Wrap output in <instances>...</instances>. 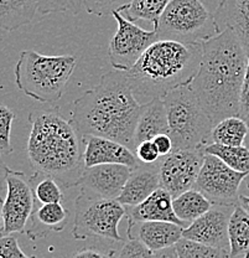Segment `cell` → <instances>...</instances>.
<instances>
[{
    "label": "cell",
    "mask_w": 249,
    "mask_h": 258,
    "mask_svg": "<svg viewBox=\"0 0 249 258\" xmlns=\"http://www.w3.org/2000/svg\"><path fill=\"white\" fill-rule=\"evenodd\" d=\"M143 104L123 71H109L73 102L71 122L83 137L113 139L135 152L134 134Z\"/></svg>",
    "instance_id": "6da1fadb"
},
{
    "label": "cell",
    "mask_w": 249,
    "mask_h": 258,
    "mask_svg": "<svg viewBox=\"0 0 249 258\" xmlns=\"http://www.w3.org/2000/svg\"><path fill=\"white\" fill-rule=\"evenodd\" d=\"M202 58L191 88L213 125L229 117H239L240 92L248 56L231 31L202 42Z\"/></svg>",
    "instance_id": "7a4b0ae2"
},
{
    "label": "cell",
    "mask_w": 249,
    "mask_h": 258,
    "mask_svg": "<svg viewBox=\"0 0 249 258\" xmlns=\"http://www.w3.org/2000/svg\"><path fill=\"white\" fill-rule=\"evenodd\" d=\"M28 158L35 174L55 179L62 189L76 187L85 170V138L57 109L29 114Z\"/></svg>",
    "instance_id": "3957f363"
},
{
    "label": "cell",
    "mask_w": 249,
    "mask_h": 258,
    "mask_svg": "<svg viewBox=\"0 0 249 258\" xmlns=\"http://www.w3.org/2000/svg\"><path fill=\"white\" fill-rule=\"evenodd\" d=\"M201 58V44L157 40L124 75L138 99L164 98L173 91L191 85Z\"/></svg>",
    "instance_id": "277c9868"
},
{
    "label": "cell",
    "mask_w": 249,
    "mask_h": 258,
    "mask_svg": "<svg viewBox=\"0 0 249 258\" xmlns=\"http://www.w3.org/2000/svg\"><path fill=\"white\" fill-rule=\"evenodd\" d=\"M76 63L73 55L46 56L34 50L21 51L15 66V83L35 101L55 103L65 93Z\"/></svg>",
    "instance_id": "5b68a950"
},
{
    "label": "cell",
    "mask_w": 249,
    "mask_h": 258,
    "mask_svg": "<svg viewBox=\"0 0 249 258\" xmlns=\"http://www.w3.org/2000/svg\"><path fill=\"white\" fill-rule=\"evenodd\" d=\"M169 120V136L174 150L203 149L212 144V120L203 109L191 86L173 91L164 98Z\"/></svg>",
    "instance_id": "8992f818"
},
{
    "label": "cell",
    "mask_w": 249,
    "mask_h": 258,
    "mask_svg": "<svg viewBox=\"0 0 249 258\" xmlns=\"http://www.w3.org/2000/svg\"><path fill=\"white\" fill-rule=\"evenodd\" d=\"M157 40L202 44L218 35L215 15L201 0H171L160 16Z\"/></svg>",
    "instance_id": "52a82bcc"
},
{
    "label": "cell",
    "mask_w": 249,
    "mask_h": 258,
    "mask_svg": "<svg viewBox=\"0 0 249 258\" xmlns=\"http://www.w3.org/2000/svg\"><path fill=\"white\" fill-rule=\"evenodd\" d=\"M124 216H127V208L118 200L98 198L79 190L74 201L72 236L81 241L97 237L122 242L118 227Z\"/></svg>",
    "instance_id": "ba28073f"
},
{
    "label": "cell",
    "mask_w": 249,
    "mask_h": 258,
    "mask_svg": "<svg viewBox=\"0 0 249 258\" xmlns=\"http://www.w3.org/2000/svg\"><path fill=\"white\" fill-rule=\"evenodd\" d=\"M113 18L118 29L109 41V62L117 71H129L143 53L157 41V34L155 30H144L120 13H114Z\"/></svg>",
    "instance_id": "9c48e42d"
},
{
    "label": "cell",
    "mask_w": 249,
    "mask_h": 258,
    "mask_svg": "<svg viewBox=\"0 0 249 258\" xmlns=\"http://www.w3.org/2000/svg\"><path fill=\"white\" fill-rule=\"evenodd\" d=\"M249 174L238 173L213 155L205 154L194 189L202 192L213 205H238L239 187Z\"/></svg>",
    "instance_id": "30bf717a"
},
{
    "label": "cell",
    "mask_w": 249,
    "mask_h": 258,
    "mask_svg": "<svg viewBox=\"0 0 249 258\" xmlns=\"http://www.w3.org/2000/svg\"><path fill=\"white\" fill-rule=\"evenodd\" d=\"M35 191L30 177L10 169L7 177V195L3 200L4 228L2 235L26 232L35 211Z\"/></svg>",
    "instance_id": "8fae6325"
},
{
    "label": "cell",
    "mask_w": 249,
    "mask_h": 258,
    "mask_svg": "<svg viewBox=\"0 0 249 258\" xmlns=\"http://www.w3.org/2000/svg\"><path fill=\"white\" fill-rule=\"evenodd\" d=\"M203 161V149L174 150L171 154L160 160V185L174 199L194 189Z\"/></svg>",
    "instance_id": "7c38bea8"
},
{
    "label": "cell",
    "mask_w": 249,
    "mask_h": 258,
    "mask_svg": "<svg viewBox=\"0 0 249 258\" xmlns=\"http://www.w3.org/2000/svg\"><path fill=\"white\" fill-rule=\"evenodd\" d=\"M235 206L213 205L183 231V238L229 252V220Z\"/></svg>",
    "instance_id": "4fadbf2b"
},
{
    "label": "cell",
    "mask_w": 249,
    "mask_h": 258,
    "mask_svg": "<svg viewBox=\"0 0 249 258\" xmlns=\"http://www.w3.org/2000/svg\"><path fill=\"white\" fill-rule=\"evenodd\" d=\"M132 169L119 164H104L86 168L77 186L79 190L103 199L117 200L124 189Z\"/></svg>",
    "instance_id": "5bb4252c"
},
{
    "label": "cell",
    "mask_w": 249,
    "mask_h": 258,
    "mask_svg": "<svg viewBox=\"0 0 249 258\" xmlns=\"http://www.w3.org/2000/svg\"><path fill=\"white\" fill-rule=\"evenodd\" d=\"M85 138V168H92L104 164H119L133 169L140 165L136 155L127 145L103 138V137L87 136Z\"/></svg>",
    "instance_id": "9a60e30c"
},
{
    "label": "cell",
    "mask_w": 249,
    "mask_h": 258,
    "mask_svg": "<svg viewBox=\"0 0 249 258\" xmlns=\"http://www.w3.org/2000/svg\"><path fill=\"white\" fill-rule=\"evenodd\" d=\"M213 15L217 32H233L249 60V0H219Z\"/></svg>",
    "instance_id": "2e32d148"
},
{
    "label": "cell",
    "mask_w": 249,
    "mask_h": 258,
    "mask_svg": "<svg viewBox=\"0 0 249 258\" xmlns=\"http://www.w3.org/2000/svg\"><path fill=\"white\" fill-rule=\"evenodd\" d=\"M173 196L166 191L164 187H159L145 201L133 208H127L128 225L145 221H164L181 226L185 230L190 225L185 224L176 217L173 208Z\"/></svg>",
    "instance_id": "e0dca14e"
},
{
    "label": "cell",
    "mask_w": 249,
    "mask_h": 258,
    "mask_svg": "<svg viewBox=\"0 0 249 258\" xmlns=\"http://www.w3.org/2000/svg\"><path fill=\"white\" fill-rule=\"evenodd\" d=\"M184 228L173 222L145 221L128 225V238H135L152 252L176 246L183 238Z\"/></svg>",
    "instance_id": "ac0fdd59"
},
{
    "label": "cell",
    "mask_w": 249,
    "mask_h": 258,
    "mask_svg": "<svg viewBox=\"0 0 249 258\" xmlns=\"http://www.w3.org/2000/svg\"><path fill=\"white\" fill-rule=\"evenodd\" d=\"M159 164L160 161L151 165L140 163L138 168L133 169L124 189L117 200L125 208H133L145 201L152 192L161 187Z\"/></svg>",
    "instance_id": "d6986e66"
},
{
    "label": "cell",
    "mask_w": 249,
    "mask_h": 258,
    "mask_svg": "<svg viewBox=\"0 0 249 258\" xmlns=\"http://www.w3.org/2000/svg\"><path fill=\"white\" fill-rule=\"evenodd\" d=\"M160 134H169V120L162 98H152L143 103L134 134L135 149L146 141H154Z\"/></svg>",
    "instance_id": "ffe728a7"
},
{
    "label": "cell",
    "mask_w": 249,
    "mask_h": 258,
    "mask_svg": "<svg viewBox=\"0 0 249 258\" xmlns=\"http://www.w3.org/2000/svg\"><path fill=\"white\" fill-rule=\"evenodd\" d=\"M68 222V211L58 204L40 205L34 211L30 225L26 228V235L30 240H39L46 237L51 232H61Z\"/></svg>",
    "instance_id": "44dd1931"
},
{
    "label": "cell",
    "mask_w": 249,
    "mask_h": 258,
    "mask_svg": "<svg viewBox=\"0 0 249 258\" xmlns=\"http://www.w3.org/2000/svg\"><path fill=\"white\" fill-rule=\"evenodd\" d=\"M39 13V0H0V29L14 31L30 24Z\"/></svg>",
    "instance_id": "7402d4cb"
},
{
    "label": "cell",
    "mask_w": 249,
    "mask_h": 258,
    "mask_svg": "<svg viewBox=\"0 0 249 258\" xmlns=\"http://www.w3.org/2000/svg\"><path fill=\"white\" fill-rule=\"evenodd\" d=\"M212 206L213 204L196 189H191L181 194L173 201V208L176 217L187 225L200 219L208 210H211Z\"/></svg>",
    "instance_id": "603a6c76"
},
{
    "label": "cell",
    "mask_w": 249,
    "mask_h": 258,
    "mask_svg": "<svg viewBox=\"0 0 249 258\" xmlns=\"http://www.w3.org/2000/svg\"><path fill=\"white\" fill-rule=\"evenodd\" d=\"M229 258H244L249 253V215L235 206L229 220Z\"/></svg>",
    "instance_id": "cb8c5ba5"
},
{
    "label": "cell",
    "mask_w": 249,
    "mask_h": 258,
    "mask_svg": "<svg viewBox=\"0 0 249 258\" xmlns=\"http://www.w3.org/2000/svg\"><path fill=\"white\" fill-rule=\"evenodd\" d=\"M248 123L240 117H229L221 120L212 129V143L227 147H242L248 136Z\"/></svg>",
    "instance_id": "d4e9b609"
},
{
    "label": "cell",
    "mask_w": 249,
    "mask_h": 258,
    "mask_svg": "<svg viewBox=\"0 0 249 258\" xmlns=\"http://www.w3.org/2000/svg\"><path fill=\"white\" fill-rule=\"evenodd\" d=\"M205 154L217 157L227 166L238 173L249 174V149L245 145L227 147V145L212 143L205 148Z\"/></svg>",
    "instance_id": "484cf974"
},
{
    "label": "cell",
    "mask_w": 249,
    "mask_h": 258,
    "mask_svg": "<svg viewBox=\"0 0 249 258\" xmlns=\"http://www.w3.org/2000/svg\"><path fill=\"white\" fill-rule=\"evenodd\" d=\"M171 0H133L124 10V15L130 21H148L156 28L160 16L162 15Z\"/></svg>",
    "instance_id": "4316f807"
},
{
    "label": "cell",
    "mask_w": 249,
    "mask_h": 258,
    "mask_svg": "<svg viewBox=\"0 0 249 258\" xmlns=\"http://www.w3.org/2000/svg\"><path fill=\"white\" fill-rule=\"evenodd\" d=\"M179 258H229V252L181 238L176 243Z\"/></svg>",
    "instance_id": "83f0119b"
},
{
    "label": "cell",
    "mask_w": 249,
    "mask_h": 258,
    "mask_svg": "<svg viewBox=\"0 0 249 258\" xmlns=\"http://www.w3.org/2000/svg\"><path fill=\"white\" fill-rule=\"evenodd\" d=\"M39 175V174H37ZM40 180L34 185L35 198L41 205L45 204H58L65 200L62 186L50 176L39 175Z\"/></svg>",
    "instance_id": "f1b7e54d"
},
{
    "label": "cell",
    "mask_w": 249,
    "mask_h": 258,
    "mask_svg": "<svg viewBox=\"0 0 249 258\" xmlns=\"http://www.w3.org/2000/svg\"><path fill=\"white\" fill-rule=\"evenodd\" d=\"M133 0H83V8L88 14L96 16L113 15L122 13L132 4Z\"/></svg>",
    "instance_id": "f546056e"
},
{
    "label": "cell",
    "mask_w": 249,
    "mask_h": 258,
    "mask_svg": "<svg viewBox=\"0 0 249 258\" xmlns=\"http://www.w3.org/2000/svg\"><path fill=\"white\" fill-rule=\"evenodd\" d=\"M14 118V112L8 106L0 103V153L2 154H10L13 152L12 125Z\"/></svg>",
    "instance_id": "4dcf8cb0"
},
{
    "label": "cell",
    "mask_w": 249,
    "mask_h": 258,
    "mask_svg": "<svg viewBox=\"0 0 249 258\" xmlns=\"http://www.w3.org/2000/svg\"><path fill=\"white\" fill-rule=\"evenodd\" d=\"M83 8V0H39V13L49 15L53 13L78 14Z\"/></svg>",
    "instance_id": "1f68e13d"
},
{
    "label": "cell",
    "mask_w": 249,
    "mask_h": 258,
    "mask_svg": "<svg viewBox=\"0 0 249 258\" xmlns=\"http://www.w3.org/2000/svg\"><path fill=\"white\" fill-rule=\"evenodd\" d=\"M0 258H37L24 253L15 235H0Z\"/></svg>",
    "instance_id": "d6a6232c"
},
{
    "label": "cell",
    "mask_w": 249,
    "mask_h": 258,
    "mask_svg": "<svg viewBox=\"0 0 249 258\" xmlns=\"http://www.w3.org/2000/svg\"><path fill=\"white\" fill-rule=\"evenodd\" d=\"M118 258H155V252L144 246L140 241L129 238L120 249Z\"/></svg>",
    "instance_id": "836d02e7"
},
{
    "label": "cell",
    "mask_w": 249,
    "mask_h": 258,
    "mask_svg": "<svg viewBox=\"0 0 249 258\" xmlns=\"http://www.w3.org/2000/svg\"><path fill=\"white\" fill-rule=\"evenodd\" d=\"M135 155L141 164H146V165L157 163L161 158L156 145L152 141H146L139 144L135 149Z\"/></svg>",
    "instance_id": "e575fe53"
},
{
    "label": "cell",
    "mask_w": 249,
    "mask_h": 258,
    "mask_svg": "<svg viewBox=\"0 0 249 258\" xmlns=\"http://www.w3.org/2000/svg\"><path fill=\"white\" fill-rule=\"evenodd\" d=\"M65 258H118L114 249L100 248V247H86L73 253L68 254Z\"/></svg>",
    "instance_id": "d590c367"
},
{
    "label": "cell",
    "mask_w": 249,
    "mask_h": 258,
    "mask_svg": "<svg viewBox=\"0 0 249 258\" xmlns=\"http://www.w3.org/2000/svg\"><path fill=\"white\" fill-rule=\"evenodd\" d=\"M239 117L249 123V62L245 72L244 81H243L242 92H240L239 103Z\"/></svg>",
    "instance_id": "8d00e7d4"
},
{
    "label": "cell",
    "mask_w": 249,
    "mask_h": 258,
    "mask_svg": "<svg viewBox=\"0 0 249 258\" xmlns=\"http://www.w3.org/2000/svg\"><path fill=\"white\" fill-rule=\"evenodd\" d=\"M154 144L156 145L157 150L160 153V157H168L169 154L174 152V143L173 139L169 134H160L156 138H154Z\"/></svg>",
    "instance_id": "74e56055"
},
{
    "label": "cell",
    "mask_w": 249,
    "mask_h": 258,
    "mask_svg": "<svg viewBox=\"0 0 249 258\" xmlns=\"http://www.w3.org/2000/svg\"><path fill=\"white\" fill-rule=\"evenodd\" d=\"M10 169L8 168L7 164L2 159V153H0V199L4 191H7V177Z\"/></svg>",
    "instance_id": "f35d334b"
},
{
    "label": "cell",
    "mask_w": 249,
    "mask_h": 258,
    "mask_svg": "<svg viewBox=\"0 0 249 258\" xmlns=\"http://www.w3.org/2000/svg\"><path fill=\"white\" fill-rule=\"evenodd\" d=\"M155 258H179V254L178 251H176V247L173 246L155 252Z\"/></svg>",
    "instance_id": "ab89813d"
},
{
    "label": "cell",
    "mask_w": 249,
    "mask_h": 258,
    "mask_svg": "<svg viewBox=\"0 0 249 258\" xmlns=\"http://www.w3.org/2000/svg\"><path fill=\"white\" fill-rule=\"evenodd\" d=\"M238 205L240 206L245 212L249 215V196L247 195H239L238 199Z\"/></svg>",
    "instance_id": "60d3db41"
},
{
    "label": "cell",
    "mask_w": 249,
    "mask_h": 258,
    "mask_svg": "<svg viewBox=\"0 0 249 258\" xmlns=\"http://www.w3.org/2000/svg\"><path fill=\"white\" fill-rule=\"evenodd\" d=\"M3 228H4V219H3V200L0 199V235L3 232Z\"/></svg>",
    "instance_id": "b9f144b4"
},
{
    "label": "cell",
    "mask_w": 249,
    "mask_h": 258,
    "mask_svg": "<svg viewBox=\"0 0 249 258\" xmlns=\"http://www.w3.org/2000/svg\"><path fill=\"white\" fill-rule=\"evenodd\" d=\"M248 127H249V123H248ZM244 145H245V147H247L248 149H249V131H248V136H247V138H245Z\"/></svg>",
    "instance_id": "7bdbcfd3"
},
{
    "label": "cell",
    "mask_w": 249,
    "mask_h": 258,
    "mask_svg": "<svg viewBox=\"0 0 249 258\" xmlns=\"http://www.w3.org/2000/svg\"><path fill=\"white\" fill-rule=\"evenodd\" d=\"M244 258H249V253H248V254H247V256H245Z\"/></svg>",
    "instance_id": "ee69618b"
}]
</instances>
